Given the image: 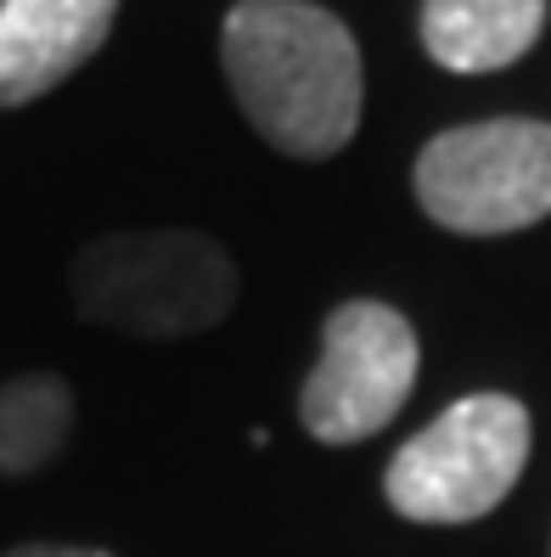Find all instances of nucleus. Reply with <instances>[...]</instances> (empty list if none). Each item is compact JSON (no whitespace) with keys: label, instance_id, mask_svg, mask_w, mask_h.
I'll use <instances>...</instances> for the list:
<instances>
[{"label":"nucleus","instance_id":"1","mask_svg":"<svg viewBox=\"0 0 551 557\" xmlns=\"http://www.w3.org/2000/svg\"><path fill=\"white\" fill-rule=\"evenodd\" d=\"M220 62L248 124L287 158H333L361 129V46L315 0H237Z\"/></svg>","mask_w":551,"mask_h":557},{"label":"nucleus","instance_id":"2","mask_svg":"<svg viewBox=\"0 0 551 557\" xmlns=\"http://www.w3.org/2000/svg\"><path fill=\"white\" fill-rule=\"evenodd\" d=\"M237 259L203 232H108L68 259V299L85 326L118 338H198L237 310Z\"/></svg>","mask_w":551,"mask_h":557},{"label":"nucleus","instance_id":"3","mask_svg":"<svg viewBox=\"0 0 551 557\" xmlns=\"http://www.w3.org/2000/svg\"><path fill=\"white\" fill-rule=\"evenodd\" d=\"M529 462V411L512 395H467L395 450L383 496L411 523L490 518Z\"/></svg>","mask_w":551,"mask_h":557},{"label":"nucleus","instance_id":"4","mask_svg":"<svg viewBox=\"0 0 551 557\" xmlns=\"http://www.w3.org/2000/svg\"><path fill=\"white\" fill-rule=\"evenodd\" d=\"M416 203L456 237H506L551 214V124L478 119L416 152Z\"/></svg>","mask_w":551,"mask_h":557},{"label":"nucleus","instance_id":"5","mask_svg":"<svg viewBox=\"0 0 551 557\" xmlns=\"http://www.w3.org/2000/svg\"><path fill=\"white\" fill-rule=\"evenodd\" d=\"M423 344L383 299H343L321 326V360L304 377L299 422L321 445H361L395 422L416 388Z\"/></svg>","mask_w":551,"mask_h":557},{"label":"nucleus","instance_id":"6","mask_svg":"<svg viewBox=\"0 0 551 557\" xmlns=\"http://www.w3.org/2000/svg\"><path fill=\"white\" fill-rule=\"evenodd\" d=\"M118 0H0V108H28L102 51Z\"/></svg>","mask_w":551,"mask_h":557},{"label":"nucleus","instance_id":"7","mask_svg":"<svg viewBox=\"0 0 551 557\" xmlns=\"http://www.w3.org/2000/svg\"><path fill=\"white\" fill-rule=\"evenodd\" d=\"M546 0H423V46L450 74H496L535 51Z\"/></svg>","mask_w":551,"mask_h":557},{"label":"nucleus","instance_id":"8","mask_svg":"<svg viewBox=\"0 0 551 557\" xmlns=\"http://www.w3.org/2000/svg\"><path fill=\"white\" fill-rule=\"evenodd\" d=\"M74 434V388L57 372H17L0 383V479L57 462Z\"/></svg>","mask_w":551,"mask_h":557},{"label":"nucleus","instance_id":"9","mask_svg":"<svg viewBox=\"0 0 551 557\" xmlns=\"http://www.w3.org/2000/svg\"><path fill=\"white\" fill-rule=\"evenodd\" d=\"M7 557H113L102 546H51V541H35V546H12Z\"/></svg>","mask_w":551,"mask_h":557}]
</instances>
